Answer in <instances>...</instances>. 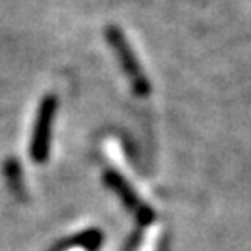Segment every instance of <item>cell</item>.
Returning a JSON list of instances; mask_svg holds the SVG:
<instances>
[{
    "mask_svg": "<svg viewBox=\"0 0 251 251\" xmlns=\"http://www.w3.org/2000/svg\"><path fill=\"white\" fill-rule=\"evenodd\" d=\"M102 180H104V184H106L110 190H114L119 199L123 201V205L136 216V220H138V224L140 225H151L154 222V210H152L151 206H147L142 203V199L138 198V194L134 192V188L128 184V180L121 175V173H117L114 170H106L102 173Z\"/></svg>",
    "mask_w": 251,
    "mask_h": 251,
    "instance_id": "obj_3",
    "label": "cell"
},
{
    "mask_svg": "<svg viewBox=\"0 0 251 251\" xmlns=\"http://www.w3.org/2000/svg\"><path fill=\"white\" fill-rule=\"evenodd\" d=\"M56 110H58V97L54 93L45 95L41 99L39 110H37L34 134H32V142H30V156L37 164H43V162L49 160L50 136H52V123Z\"/></svg>",
    "mask_w": 251,
    "mask_h": 251,
    "instance_id": "obj_2",
    "label": "cell"
},
{
    "mask_svg": "<svg viewBox=\"0 0 251 251\" xmlns=\"http://www.w3.org/2000/svg\"><path fill=\"white\" fill-rule=\"evenodd\" d=\"M106 41L110 43V47H112L117 62L121 65L123 73L126 75V78L130 82V86H132V90H134L136 95H140V97L149 95V93H151V82L145 76L144 69H142L140 62H138L132 47L128 45L123 30L119 26L110 25V26L106 28Z\"/></svg>",
    "mask_w": 251,
    "mask_h": 251,
    "instance_id": "obj_1",
    "label": "cell"
},
{
    "mask_svg": "<svg viewBox=\"0 0 251 251\" xmlns=\"http://www.w3.org/2000/svg\"><path fill=\"white\" fill-rule=\"evenodd\" d=\"M104 240V234L99 229H88L84 233L71 236L69 240H65L60 250H67V248H84L88 251H97L100 248V244Z\"/></svg>",
    "mask_w": 251,
    "mask_h": 251,
    "instance_id": "obj_5",
    "label": "cell"
},
{
    "mask_svg": "<svg viewBox=\"0 0 251 251\" xmlns=\"http://www.w3.org/2000/svg\"><path fill=\"white\" fill-rule=\"evenodd\" d=\"M4 175L8 180V186L11 194L17 199L25 201L26 199V190H25V180H23V171H21V164L15 158H8L4 164Z\"/></svg>",
    "mask_w": 251,
    "mask_h": 251,
    "instance_id": "obj_4",
    "label": "cell"
}]
</instances>
